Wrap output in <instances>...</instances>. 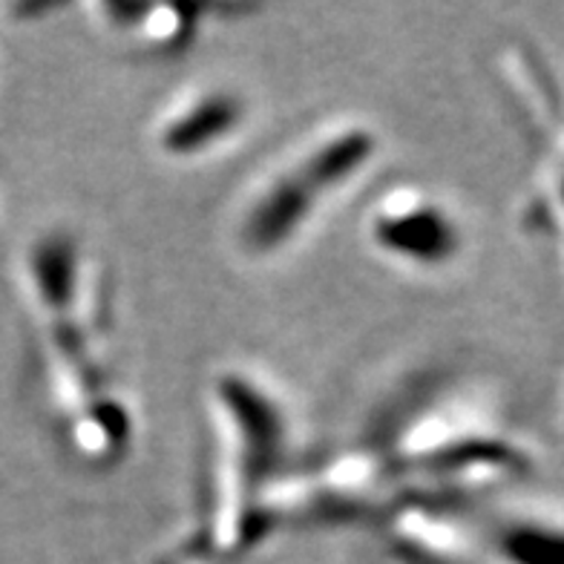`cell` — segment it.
<instances>
[{
    "mask_svg": "<svg viewBox=\"0 0 564 564\" xmlns=\"http://www.w3.org/2000/svg\"><path fill=\"white\" fill-rule=\"evenodd\" d=\"M205 421L208 460L194 553L234 562L276 530L271 498L289 476V406L257 371L230 366L210 378Z\"/></svg>",
    "mask_w": 564,
    "mask_h": 564,
    "instance_id": "1",
    "label": "cell"
},
{
    "mask_svg": "<svg viewBox=\"0 0 564 564\" xmlns=\"http://www.w3.org/2000/svg\"><path fill=\"white\" fill-rule=\"evenodd\" d=\"M380 156V133L357 116L300 135L246 191L234 242L251 260L289 251Z\"/></svg>",
    "mask_w": 564,
    "mask_h": 564,
    "instance_id": "2",
    "label": "cell"
},
{
    "mask_svg": "<svg viewBox=\"0 0 564 564\" xmlns=\"http://www.w3.org/2000/svg\"><path fill=\"white\" fill-rule=\"evenodd\" d=\"M364 237L378 257L423 274L453 265L464 248L453 210L421 185L380 191L366 208Z\"/></svg>",
    "mask_w": 564,
    "mask_h": 564,
    "instance_id": "3",
    "label": "cell"
},
{
    "mask_svg": "<svg viewBox=\"0 0 564 564\" xmlns=\"http://www.w3.org/2000/svg\"><path fill=\"white\" fill-rule=\"evenodd\" d=\"M251 121V101L237 87L196 84L176 96L153 121L150 141L167 162H202L230 148Z\"/></svg>",
    "mask_w": 564,
    "mask_h": 564,
    "instance_id": "4",
    "label": "cell"
},
{
    "mask_svg": "<svg viewBox=\"0 0 564 564\" xmlns=\"http://www.w3.org/2000/svg\"><path fill=\"white\" fill-rule=\"evenodd\" d=\"M98 23L133 53L171 58L194 44L202 26V7H144V3H101Z\"/></svg>",
    "mask_w": 564,
    "mask_h": 564,
    "instance_id": "5",
    "label": "cell"
},
{
    "mask_svg": "<svg viewBox=\"0 0 564 564\" xmlns=\"http://www.w3.org/2000/svg\"><path fill=\"white\" fill-rule=\"evenodd\" d=\"M153 564H194V553H185V550H176V553H164Z\"/></svg>",
    "mask_w": 564,
    "mask_h": 564,
    "instance_id": "6",
    "label": "cell"
}]
</instances>
